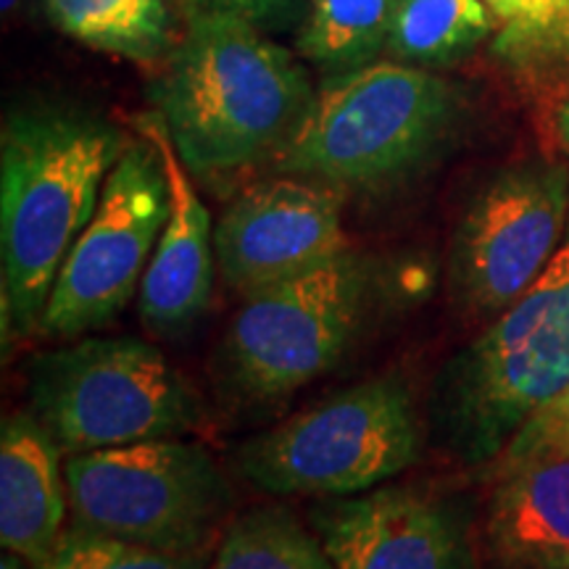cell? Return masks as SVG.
<instances>
[{
	"label": "cell",
	"mask_w": 569,
	"mask_h": 569,
	"mask_svg": "<svg viewBox=\"0 0 569 569\" xmlns=\"http://www.w3.org/2000/svg\"><path fill=\"white\" fill-rule=\"evenodd\" d=\"M151 98L184 169L213 180L280 159L317 96L293 53L259 34L251 19L206 9Z\"/></svg>",
	"instance_id": "1"
},
{
	"label": "cell",
	"mask_w": 569,
	"mask_h": 569,
	"mask_svg": "<svg viewBox=\"0 0 569 569\" xmlns=\"http://www.w3.org/2000/svg\"><path fill=\"white\" fill-rule=\"evenodd\" d=\"M124 134L71 106L13 111L0 134L3 340L40 327L56 274L101 201Z\"/></svg>",
	"instance_id": "2"
},
{
	"label": "cell",
	"mask_w": 569,
	"mask_h": 569,
	"mask_svg": "<svg viewBox=\"0 0 569 569\" xmlns=\"http://www.w3.org/2000/svg\"><path fill=\"white\" fill-rule=\"evenodd\" d=\"M567 382L569 224L538 280L440 369L430 396L432 430L465 467H490Z\"/></svg>",
	"instance_id": "3"
},
{
	"label": "cell",
	"mask_w": 569,
	"mask_h": 569,
	"mask_svg": "<svg viewBox=\"0 0 569 569\" xmlns=\"http://www.w3.org/2000/svg\"><path fill=\"white\" fill-rule=\"evenodd\" d=\"M457 96L422 67L372 63L319 92L277 169L330 188H380L427 161L451 132Z\"/></svg>",
	"instance_id": "4"
},
{
	"label": "cell",
	"mask_w": 569,
	"mask_h": 569,
	"mask_svg": "<svg viewBox=\"0 0 569 569\" xmlns=\"http://www.w3.org/2000/svg\"><path fill=\"white\" fill-rule=\"evenodd\" d=\"M422 425L409 382L382 375L298 411L240 448V472L272 496H356L417 465Z\"/></svg>",
	"instance_id": "5"
},
{
	"label": "cell",
	"mask_w": 569,
	"mask_h": 569,
	"mask_svg": "<svg viewBox=\"0 0 569 569\" xmlns=\"http://www.w3.org/2000/svg\"><path fill=\"white\" fill-rule=\"evenodd\" d=\"M27 388L32 415L74 453L177 438L203 419L188 380L138 338H84L34 356Z\"/></svg>",
	"instance_id": "6"
},
{
	"label": "cell",
	"mask_w": 569,
	"mask_h": 569,
	"mask_svg": "<svg viewBox=\"0 0 569 569\" xmlns=\"http://www.w3.org/2000/svg\"><path fill=\"white\" fill-rule=\"evenodd\" d=\"M63 478L74 525L169 553L203 557L232 503L209 451L180 438L74 453Z\"/></svg>",
	"instance_id": "7"
},
{
	"label": "cell",
	"mask_w": 569,
	"mask_h": 569,
	"mask_svg": "<svg viewBox=\"0 0 569 569\" xmlns=\"http://www.w3.org/2000/svg\"><path fill=\"white\" fill-rule=\"evenodd\" d=\"M375 293L372 261L346 251L246 298L227 332V367L234 386L259 401L309 386L359 338Z\"/></svg>",
	"instance_id": "8"
},
{
	"label": "cell",
	"mask_w": 569,
	"mask_h": 569,
	"mask_svg": "<svg viewBox=\"0 0 569 569\" xmlns=\"http://www.w3.org/2000/svg\"><path fill=\"white\" fill-rule=\"evenodd\" d=\"M172 209L159 148L127 142L106 177L101 201L63 259L38 332L74 338L109 325L142 284Z\"/></svg>",
	"instance_id": "9"
},
{
	"label": "cell",
	"mask_w": 569,
	"mask_h": 569,
	"mask_svg": "<svg viewBox=\"0 0 569 569\" xmlns=\"http://www.w3.org/2000/svg\"><path fill=\"white\" fill-rule=\"evenodd\" d=\"M569 224V169L530 159L496 172L453 232L448 284L475 319H496L559 251Z\"/></svg>",
	"instance_id": "10"
},
{
	"label": "cell",
	"mask_w": 569,
	"mask_h": 569,
	"mask_svg": "<svg viewBox=\"0 0 569 569\" xmlns=\"http://www.w3.org/2000/svg\"><path fill=\"white\" fill-rule=\"evenodd\" d=\"M222 280L251 298L348 251L338 188L277 177L246 188L213 227Z\"/></svg>",
	"instance_id": "11"
},
{
	"label": "cell",
	"mask_w": 569,
	"mask_h": 569,
	"mask_svg": "<svg viewBox=\"0 0 569 569\" xmlns=\"http://www.w3.org/2000/svg\"><path fill=\"white\" fill-rule=\"evenodd\" d=\"M336 569H478L467 515L451 498L396 486L311 511Z\"/></svg>",
	"instance_id": "12"
},
{
	"label": "cell",
	"mask_w": 569,
	"mask_h": 569,
	"mask_svg": "<svg viewBox=\"0 0 569 569\" xmlns=\"http://www.w3.org/2000/svg\"><path fill=\"white\" fill-rule=\"evenodd\" d=\"M142 132L159 148L167 167L172 209L142 277L140 317L156 336H180L211 301L213 227L159 113L142 122Z\"/></svg>",
	"instance_id": "13"
},
{
	"label": "cell",
	"mask_w": 569,
	"mask_h": 569,
	"mask_svg": "<svg viewBox=\"0 0 569 569\" xmlns=\"http://www.w3.org/2000/svg\"><path fill=\"white\" fill-rule=\"evenodd\" d=\"M69 493L61 446L34 415L3 419L0 430V543L40 569L61 538Z\"/></svg>",
	"instance_id": "14"
},
{
	"label": "cell",
	"mask_w": 569,
	"mask_h": 569,
	"mask_svg": "<svg viewBox=\"0 0 569 569\" xmlns=\"http://www.w3.org/2000/svg\"><path fill=\"white\" fill-rule=\"evenodd\" d=\"M486 543L501 569H569V457L496 475Z\"/></svg>",
	"instance_id": "15"
},
{
	"label": "cell",
	"mask_w": 569,
	"mask_h": 569,
	"mask_svg": "<svg viewBox=\"0 0 569 569\" xmlns=\"http://www.w3.org/2000/svg\"><path fill=\"white\" fill-rule=\"evenodd\" d=\"M401 0H311L298 51L338 74L367 67L388 48Z\"/></svg>",
	"instance_id": "16"
},
{
	"label": "cell",
	"mask_w": 569,
	"mask_h": 569,
	"mask_svg": "<svg viewBox=\"0 0 569 569\" xmlns=\"http://www.w3.org/2000/svg\"><path fill=\"white\" fill-rule=\"evenodd\" d=\"M209 569H336L322 540L282 507L234 517Z\"/></svg>",
	"instance_id": "17"
},
{
	"label": "cell",
	"mask_w": 569,
	"mask_h": 569,
	"mask_svg": "<svg viewBox=\"0 0 569 569\" xmlns=\"http://www.w3.org/2000/svg\"><path fill=\"white\" fill-rule=\"evenodd\" d=\"M490 27L486 0H401L388 51L398 61L443 63L472 51Z\"/></svg>",
	"instance_id": "18"
},
{
	"label": "cell",
	"mask_w": 569,
	"mask_h": 569,
	"mask_svg": "<svg viewBox=\"0 0 569 569\" xmlns=\"http://www.w3.org/2000/svg\"><path fill=\"white\" fill-rule=\"evenodd\" d=\"M42 6L61 32L98 51L134 61H151L161 53L119 0H42Z\"/></svg>",
	"instance_id": "19"
},
{
	"label": "cell",
	"mask_w": 569,
	"mask_h": 569,
	"mask_svg": "<svg viewBox=\"0 0 569 569\" xmlns=\"http://www.w3.org/2000/svg\"><path fill=\"white\" fill-rule=\"evenodd\" d=\"M40 569H203L198 553H169L71 525Z\"/></svg>",
	"instance_id": "20"
},
{
	"label": "cell",
	"mask_w": 569,
	"mask_h": 569,
	"mask_svg": "<svg viewBox=\"0 0 569 569\" xmlns=\"http://www.w3.org/2000/svg\"><path fill=\"white\" fill-rule=\"evenodd\" d=\"M569 443V382L551 396L543 407H538L519 430L511 436L490 469L496 475L511 472L525 465L549 461L559 453L561 446Z\"/></svg>",
	"instance_id": "21"
},
{
	"label": "cell",
	"mask_w": 569,
	"mask_h": 569,
	"mask_svg": "<svg viewBox=\"0 0 569 569\" xmlns=\"http://www.w3.org/2000/svg\"><path fill=\"white\" fill-rule=\"evenodd\" d=\"M503 24L517 34H569V0H511Z\"/></svg>",
	"instance_id": "22"
},
{
	"label": "cell",
	"mask_w": 569,
	"mask_h": 569,
	"mask_svg": "<svg viewBox=\"0 0 569 569\" xmlns=\"http://www.w3.org/2000/svg\"><path fill=\"white\" fill-rule=\"evenodd\" d=\"M119 3L124 6V11L130 13L134 24L148 34V40L163 51V42H167L169 30L167 0H119Z\"/></svg>",
	"instance_id": "23"
},
{
	"label": "cell",
	"mask_w": 569,
	"mask_h": 569,
	"mask_svg": "<svg viewBox=\"0 0 569 569\" xmlns=\"http://www.w3.org/2000/svg\"><path fill=\"white\" fill-rule=\"evenodd\" d=\"M203 3L211 11H230L246 19H267L288 9L293 0H203Z\"/></svg>",
	"instance_id": "24"
},
{
	"label": "cell",
	"mask_w": 569,
	"mask_h": 569,
	"mask_svg": "<svg viewBox=\"0 0 569 569\" xmlns=\"http://www.w3.org/2000/svg\"><path fill=\"white\" fill-rule=\"evenodd\" d=\"M551 132L561 151L569 156V92H565L551 109Z\"/></svg>",
	"instance_id": "25"
},
{
	"label": "cell",
	"mask_w": 569,
	"mask_h": 569,
	"mask_svg": "<svg viewBox=\"0 0 569 569\" xmlns=\"http://www.w3.org/2000/svg\"><path fill=\"white\" fill-rule=\"evenodd\" d=\"M486 6L493 13L496 19L507 21L509 19V9H511V0H486Z\"/></svg>",
	"instance_id": "26"
},
{
	"label": "cell",
	"mask_w": 569,
	"mask_h": 569,
	"mask_svg": "<svg viewBox=\"0 0 569 569\" xmlns=\"http://www.w3.org/2000/svg\"><path fill=\"white\" fill-rule=\"evenodd\" d=\"M0 569H32V565H30V561L17 557V553L6 551L3 559H0Z\"/></svg>",
	"instance_id": "27"
},
{
	"label": "cell",
	"mask_w": 569,
	"mask_h": 569,
	"mask_svg": "<svg viewBox=\"0 0 569 569\" xmlns=\"http://www.w3.org/2000/svg\"><path fill=\"white\" fill-rule=\"evenodd\" d=\"M567 457H569V443L561 446L559 453H557V457H553V459H567Z\"/></svg>",
	"instance_id": "28"
},
{
	"label": "cell",
	"mask_w": 569,
	"mask_h": 569,
	"mask_svg": "<svg viewBox=\"0 0 569 569\" xmlns=\"http://www.w3.org/2000/svg\"><path fill=\"white\" fill-rule=\"evenodd\" d=\"M13 6H17V0H3V11H6V13H9V11L13 9Z\"/></svg>",
	"instance_id": "29"
}]
</instances>
